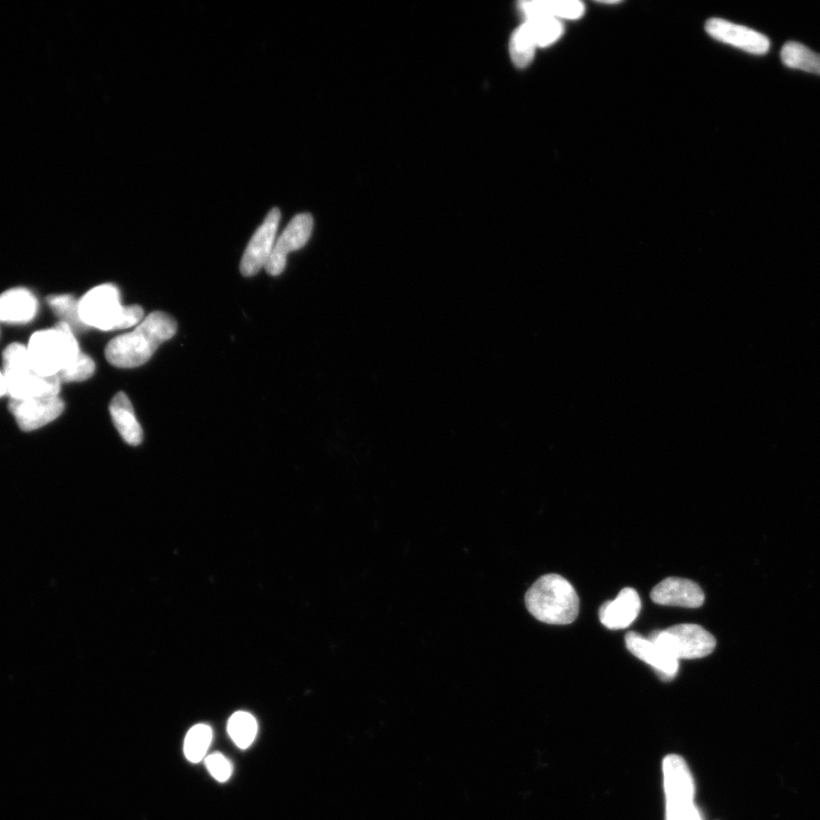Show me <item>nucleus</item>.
Returning <instances> with one entry per match:
<instances>
[{
	"instance_id": "obj_1",
	"label": "nucleus",
	"mask_w": 820,
	"mask_h": 820,
	"mask_svg": "<svg viewBox=\"0 0 820 820\" xmlns=\"http://www.w3.org/2000/svg\"><path fill=\"white\" fill-rule=\"evenodd\" d=\"M174 317L154 311L133 332L114 338L105 349L108 362L118 368H135L149 362L162 343L177 333Z\"/></svg>"
},
{
	"instance_id": "obj_2",
	"label": "nucleus",
	"mask_w": 820,
	"mask_h": 820,
	"mask_svg": "<svg viewBox=\"0 0 820 820\" xmlns=\"http://www.w3.org/2000/svg\"><path fill=\"white\" fill-rule=\"evenodd\" d=\"M529 612L548 625H570L578 618L579 597L576 589L559 574H546L531 586L526 595Z\"/></svg>"
},
{
	"instance_id": "obj_3",
	"label": "nucleus",
	"mask_w": 820,
	"mask_h": 820,
	"mask_svg": "<svg viewBox=\"0 0 820 820\" xmlns=\"http://www.w3.org/2000/svg\"><path fill=\"white\" fill-rule=\"evenodd\" d=\"M79 316L86 327L108 332L141 324L144 309L139 306H122L118 287L103 284L94 287L79 300Z\"/></svg>"
},
{
	"instance_id": "obj_4",
	"label": "nucleus",
	"mask_w": 820,
	"mask_h": 820,
	"mask_svg": "<svg viewBox=\"0 0 820 820\" xmlns=\"http://www.w3.org/2000/svg\"><path fill=\"white\" fill-rule=\"evenodd\" d=\"M27 348L31 367L41 376H59L81 352L75 333L63 322L32 334Z\"/></svg>"
},
{
	"instance_id": "obj_5",
	"label": "nucleus",
	"mask_w": 820,
	"mask_h": 820,
	"mask_svg": "<svg viewBox=\"0 0 820 820\" xmlns=\"http://www.w3.org/2000/svg\"><path fill=\"white\" fill-rule=\"evenodd\" d=\"M652 642L678 661L701 659L716 649V638L697 625H678L666 630L654 631Z\"/></svg>"
},
{
	"instance_id": "obj_6",
	"label": "nucleus",
	"mask_w": 820,
	"mask_h": 820,
	"mask_svg": "<svg viewBox=\"0 0 820 820\" xmlns=\"http://www.w3.org/2000/svg\"><path fill=\"white\" fill-rule=\"evenodd\" d=\"M280 221V209H272L269 211L264 223L254 233L248 246H246L241 261L240 270L243 276H256L262 268H266L274 250Z\"/></svg>"
},
{
	"instance_id": "obj_7",
	"label": "nucleus",
	"mask_w": 820,
	"mask_h": 820,
	"mask_svg": "<svg viewBox=\"0 0 820 820\" xmlns=\"http://www.w3.org/2000/svg\"><path fill=\"white\" fill-rule=\"evenodd\" d=\"M313 228L314 219L309 213H301L292 219L275 243L272 256L268 260L266 270L270 276H278L284 272L287 256L291 252L302 249L308 243Z\"/></svg>"
},
{
	"instance_id": "obj_8",
	"label": "nucleus",
	"mask_w": 820,
	"mask_h": 820,
	"mask_svg": "<svg viewBox=\"0 0 820 820\" xmlns=\"http://www.w3.org/2000/svg\"><path fill=\"white\" fill-rule=\"evenodd\" d=\"M8 407L20 429L31 432L59 418L64 412V401L60 396L12 400Z\"/></svg>"
},
{
	"instance_id": "obj_9",
	"label": "nucleus",
	"mask_w": 820,
	"mask_h": 820,
	"mask_svg": "<svg viewBox=\"0 0 820 820\" xmlns=\"http://www.w3.org/2000/svg\"><path fill=\"white\" fill-rule=\"evenodd\" d=\"M705 31L720 43L740 48L753 55L767 54L770 49V40L767 36L723 19L709 20L705 24Z\"/></svg>"
},
{
	"instance_id": "obj_10",
	"label": "nucleus",
	"mask_w": 820,
	"mask_h": 820,
	"mask_svg": "<svg viewBox=\"0 0 820 820\" xmlns=\"http://www.w3.org/2000/svg\"><path fill=\"white\" fill-rule=\"evenodd\" d=\"M652 601L664 606L697 609L704 603L703 590L696 582L683 578H668L651 592Z\"/></svg>"
},
{
	"instance_id": "obj_11",
	"label": "nucleus",
	"mask_w": 820,
	"mask_h": 820,
	"mask_svg": "<svg viewBox=\"0 0 820 820\" xmlns=\"http://www.w3.org/2000/svg\"><path fill=\"white\" fill-rule=\"evenodd\" d=\"M626 645L628 651L633 653L636 658L650 664L664 682H669V680L676 677L679 670V661L663 651L650 638H645L634 633V631H630L626 636Z\"/></svg>"
},
{
	"instance_id": "obj_12",
	"label": "nucleus",
	"mask_w": 820,
	"mask_h": 820,
	"mask_svg": "<svg viewBox=\"0 0 820 820\" xmlns=\"http://www.w3.org/2000/svg\"><path fill=\"white\" fill-rule=\"evenodd\" d=\"M663 784L666 801L694 800L695 784L690 768L686 761L670 754L663 760Z\"/></svg>"
},
{
	"instance_id": "obj_13",
	"label": "nucleus",
	"mask_w": 820,
	"mask_h": 820,
	"mask_svg": "<svg viewBox=\"0 0 820 820\" xmlns=\"http://www.w3.org/2000/svg\"><path fill=\"white\" fill-rule=\"evenodd\" d=\"M36 295L23 287L0 294V323L28 324L38 314Z\"/></svg>"
},
{
	"instance_id": "obj_14",
	"label": "nucleus",
	"mask_w": 820,
	"mask_h": 820,
	"mask_svg": "<svg viewBox=\"0 0 820 820\" xmlns=\"http://www.w3.org/2000/svg\"><path fill=\"white\" fill-rule=\"evenodd\" d=\"M642 602L633 588L622 589L614 601L606 602L600 610L602 625L609 629H625L633 623L641 611Z\"/></svg>"
},
{
	"instance_id": "obj_15",
	"label": "nucleus",
	"mask_w": 820,
	"mask_h": 820,
	"mask_svg": "<svg viewBox=\"0 0 820 820\" xmlns=\"http://www.w3.org/2000/svg\"><path fill=\"white\" fill-rule=\"evenodd\" d=\"M526 20L548 18L554 20H578L585 14V5L578 0H536L520 4Z\"/></svg>"
},
{
	"instance_id": "obj_16",
	"label": "nucleus",
	"mask_w": 820,
	"mask_h": 820,
	"mask_svg": "<svg viewBox=\"0 0 820 820\" xmlns=\"http://www.w3.org/2000/svg\"><path fill=\"white\" fill-rule=\"evenodd\" d=\"M110 414L116 429L123 440L130 446L142 444L144 434L141 424L137 421L135 410L126 393L118 392L110 405Z\"/></svg>"
},
{
	"instance_id": "obj_17",
	"label": "nucleus",
	"mask_w": 820,
	"mask_h": 820,
	"mask_svg": "<svg viewBox=\"0 0 820 820\" xmlns=\"http://www.w3.org/2000/svg\"><path fill=\"white\" fill-rule=\"evenodd\" d=\"M781 59L787 68L820 76V55L805 45L795 43V41L786 43L782 48Z\"/></svg>"
},
{
	"instance_id": "obj_18",
	"label": "nucleus",
	"mask_w": 820,
	"mask_h": 820,
	"mask_svg": "<svg viewBox=\"0 0 820 820\" xmlns=\"http://www.w3.org/2000/svg\"><path fill=\"white\" fill-rule=\"evenodd\" d=\"M4 375L7 384L18 381L22 377L34 372L31 367L27 346L21 343H12L3 354Z\"/></svg>"
},
{
	"instance_id": "obj_19",
	"label": "nucleus",
	"mask_w": 820,
	"mask_h": 820,
	"mask_svg": "<svg viewBox=\"0 0 820 820\" xmlns=\"http://www.w3.org/2000/svg\"><path fill=\"white\" fill-rule=\"evenodd\" d=\"M227 731L233 742L240 749H248L256 740L258 734V723L251 713L245 711L235 712L228 720Z\"/></svg>"
},
{
	"instance_id": "obj_20",
	"label": "nucleus",
	"mask_w": 820,
	"mask_h": 820,
	"mask_svg": "<svg viewBox=\"0 0 820 820\" xmlns=\"http://www.w3.org/2000/svg\"><path fill=\"white\" fill-rule=\"evenodd\" d=\"M533 43L538 47H548L556 43L563 35V24L559 20L548 18L529 19L523 23Z\"/></svg>"
},
{
	"instance_id": "obj_21",
	"label": "nucleus",
	"mask_w": 820,
	"mask_h": 820,
	"mask_svg": "<svg viewBox=\"0 0 820 820\" xmlns=\"http://www.w3.org/2000/svg\"><path fill=\"white\" fill-rule=\"evenodd\" d=\"M212 742V729L208 725H196L187 733L184 743L185 756L194 764L202 761Z\"/></svg>"
},
{
	"instance_id": "obj_22",
	"label": "nucleus",
	"mask_w": 820,
	"mask_h": 820,
	"mask_svg": "<svg viewBox=\"0 0 820 820\" xmlns=\"http://www.w3.org/2000/svg\"><path fill=\"white\" fill-rule=\"evenodd\" d=\"M47 303L54 313L68 324L73 331L86 327L80 321L79 300L71 294L49 295Z\"/></svg>"
},
{
	"instance_id": "obj_23",
	"label": "nucleus",
	"mask_w": 820,
	"mask_h": 820,
	"mask_svg": "<svg viewBox=\"0 0 820 820\" xmlns=\"http://www.w3.org/2000/svg\"><path fill=\"white\" fill-rule=\"evenodd\" d=\"M536 49L537 46L522 24L511 38L510 51L513 63L520 69L527 68L535 57Z\"/></svg>"
},
{
	"instance_id": "obj_24",
	"label": "nucleus",
	"mask_w": 820,
	"mask_h": 820,
	"mask_svg": "<svg viewBox=\"0 0 820 820\" xmlns=\"http://www.w3.org/2000/svg\"><path fill=\"white\" fill-rule=\"evenodd\" d=\"M95 362L84 352L59 375L62 382H82L90 379L95 373Z\"/></svg>"
},
{
	"instance_id": "obj_25",
	"label": "nucleus",
	"mask_w": 820,
	"mask_h": 820,
	"mask_svg": "<svg viewBox=\"0 0 820 820\" xmlns=\"http://www.w3.org/2000/svg\"><path fill=\"white\" fill-rule=\"evenodd\" d=\"M666 802V820H703L694 800Z\"/></svg>"
},
{
	"instance_id": "obj_26",
	"label": "nucleus",
	"mask_w": 820,
	"mask_h": 820,
	"mask_svg": "<svg viewBox=\"0 0 820 820\" xmlns=\"http://www.w3.org/2000/svg\"><path fill=\"white\" fill-rule=\"evenodd\" d=\"M210 775L220 783H225L233 774V765L223 754L213 753L205 759Z\"/></svg>"
},
{
	"instance_id": "obj_27",
	"label": "nucleus",
	"mask_w": 820,
	"mask_h": 820,
	"mask_svg": "<svg viewBox=\"0 0 820 820\" xmlns=\"http://www.w3.org/2000/svg\"><path fill=\"white\" fill-rule=\"evenodd\" d=\"M8 395L7 381L4 373L0 371V398Z\"/></svg>"
}]
</instances>
